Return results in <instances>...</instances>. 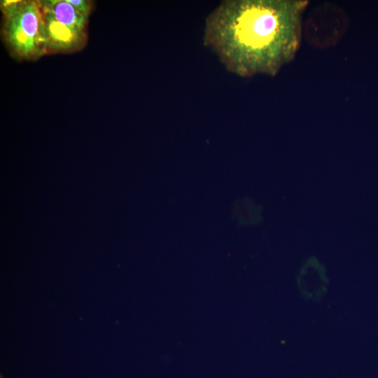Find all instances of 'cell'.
<instances>
[{
	"label": "cell",
	"instance_id": "6da1fadb",
	"mask_svg": "<svg viewBox=\"0 0 378 378\" xmlns=\"http://www.w3.org/2000/svg\"><path fill=\"white\" fill-rule=\"evenodd\" d=\"M307 0H225L206 18L204 43L241 77L275 76L295 57Z\"/></svg>",
	"mask_w": 378,
	"mask_h": 378
},
{
	"label": "cell",
	"instance_id": "7a4b0ae2",
	"mask_svg": "<svg viewBox=\"0 0 378 378\" xmlns=\"http://www.w3.org/2000/svg\"><path fill=\"white\" fill-rule=\"evenodd\" d=\"M3 41L18 60H36L48 54L43 13L38 1L24 0L15 10L4 15Z\"/></svg>",
	"mask_w": 378,
	"mask_h": 378
},
{
	"label": "cell",
	"instance_id": "3957f363",
	"mask_svg": "<svg viewBox=\"0 0 378 378\" xmlns=\"http://www.w3.org/2000/svg\"><path fill=\"white\" fill-rule=\"evenodd\" d=\"M48 53H68L80 50L86 43V31L62 24L50 13L42 10Z\"/></svg>",
	"mask_w": 378,
	"mask_h": 378
},
{
	"label": "cell",
	"instance_id": "277c9868",
	"mask_svg": "<svg viewBox=\"0 0 378 378\" xmlns=\"http://www.w3.org/2000/svg\"><path fill=\"white\" fill-rule=\"evenodd\" d=\"M38 2L42 10L50 13L62 24L85 31L88 18L67 0H43Z\"/></svg>",
	"mask_w": 378,
	"mask_h": 378
},
{
	"label": "cell",
	"instance_id": "5b68a950",
	"mask_svg": "<svg viewBox=\"0 0 378 378\" xmlns=\"http://www.w3.org/2000/svg\"><path fill=\"white\" fill-rule=\"evenodd\" d=\"M80 13L88 18L92 11V1L88 0H67Z\"/></svg>",
	"mask_w": 378,
	"mask_h": 378
},
{
	"label": "cell",
	"instance_id": "8992f818",
	"mask_svg": "<svg viewBox=\"0 0 378 378\" xmlns=\"http://www.w3.org/2000/svg\"><path fill=\"white\" fill-rule=\"evenodd\" d=\"M24 0H3L0 3V8L3 15L13 12L18 9Z\"/></svg>",
	"mask_w": 378,
	"mask_h": 378
}]
</instances>
